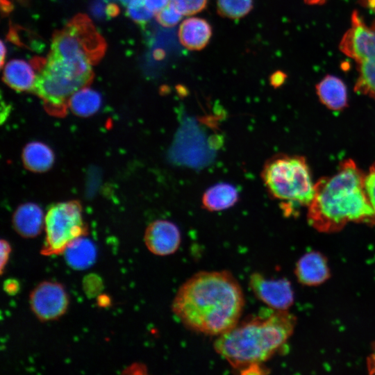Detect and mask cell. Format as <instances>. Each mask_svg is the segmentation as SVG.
<instances>
[{"label":"cell","instance_id":"cell-10","mask_svg":"<svg viewBox=\"0 0 375 375\" xmlns=\"http://www.w3.org/2000/svg\"><path fill=\"white\" fill-rule=\"evenodd\" d=\"M249 287L256 297L275 310H287L293 303L290 283L285 278H267L255 272L250 276Z\"/></svg>","mask_w":375,"mask_h":375},{"label":"cell","instance_id":"cell-1","mask_svg":"<svg viewBox=\"0 0 375 375\" xmlns=\"http://www.w3.org/2000/svg\"><path fill=\"white\" fill-rule=\"evenodd\" d=\"M244 303L242 289L229 272L201 271L178 288L172 310L187 328L217 337L239 322Z\"/></svg>","mask_w":375,"mask_h":375},{"label":"cell","instance_id":"cell-9","mask_svg":"<svg viewBox=\"0 0 375 375\" xmlns=\"http://www.w3.org/2000/svg\"><path fill=\"white\" fill-rule=\"evenodd\" d=\"M30 306L41 321L58 319L66 311L69 299L63 286L53 281H42L31 292Z\"/></svg>","mask_w":375,"mask_h":375},{"label":"cell","instance_id":"cell-27","mask_svg":"<svg viewBox=\"0 0 375 375\" xmlns=\"http://www.w3.org/2000/svg\"><path fill=\"white\" fill-rule=\"evenodd\" d=\"M147 8L154 14H156L164 8L169 2V0H144Z\"/></svg>","mask_w":375,"mask_h":375},{"label":"cell","instance_id":"cell-3","mask_svg":"<svg viewBox=\"0 0 375 375\" xmlns=\"http://www.w3.org/2000/svg\"><path fill=\"white\" fill-rule=\"evenodd\" d=\"M295 317L288 310H275L238 323L217 337L215 351L233 368L261 365L274 355L292 335Z\"/></svg>","mask_w":375,"mask_h":375},{"label":"cell","instance_id":"cell-12","mask_svg":"<svg viewBox=\"0 0 375 375\" xmlns=\"http://www.w3.org/2000/svg\"><path fill=\"white\" fill-rule=\"evenodd\" d=\"M295 274L303 285H317L326 281L329 276V269L326 258L318 252L304 254L297 262Z\"/></svg>","mask_w":375,"mask_h":375},{"label":"cell","instance_id":"cell-5","mask_svg":"<svg viewBox=\"0 0 375 375\" xmlns=\"http://www.w3.org/2000/svg\"><path fill=\"white\" fill-rule=\"evenodd\" d=\"M261 178L269 194L283 207H308L313 199L315 184L303 157L274 156L264 165Z\"/></svg>","mask_w":375,"mask_h":375},{"label":"cell","instance_id":"cell-11","mask_svg":"<svg viewBox=\"0 0 375 375\" xmlns=\"http://www.w3.org/2000/svg\"><path fill=\"white\" fill-rule=\"evenodd\" d=\"M144 239L149 251L165 256L178 250L181 242V234L178 227L172 222L158 219L147 226Z\"/></svg>","mask_w":375,"mask_h":375},{"label":"cell","instance_id":"cell-22","mask_svg":"<svg viewBox=\"0 0 375 375\" xmlns=\"http://www.w3.org/2000/svg\"><path fill=\"white\" fill-rule=\"evenodd\" d=\"M128 14L136 22L144 24L154 13L146 6L144 0H131L128 4Z\"/></svg>","mask_w":375,"mask_h":375},{"label":"cell","instance_id":"cell-19","mask_svg":"<svg viewBox=\"0 0 375 375\" xmlns=\"http://www.w3.org/2000/svg\"><path fill=\"white\" fill-rule=\"evenodd\" d=\"M22 161L27 169L44 172L52 167L54 154L47 144L41 142H31L23 149Z\"/></svg>","mask_w":375,"mask_h":375},{"label":"cell","instance_id":"cell-13","mask_svg":"<svg viewBox=\"0 0 375 375\" xmlns=\"http://www.w3.org/2000/svg\"><path fill=\"white\" fill-rule=\"evenodd\" d=\"M45 217L41 208L33 203L19 206L12 216V225L16 232L24 238L39 235L44 225Z\"/></svg>","mask_w":375,"mask_h":375},{"label":"cell","instance_id":"cell-4","mask_svg":"<svg viewBox=\"0 0 375 375\" xmlns=\"http://www.w3.org/2000/svg\"><path fill=\"white\" fill-rule=\"evenodd\" d=\"M92 65L85 58L49 54L36 76L33 90L42 99L49 112L62 116L72 95L92 81Z\"/></svg>","mask_w":375,"mask_h":375},{"label":"cell","instance_id":"cell-25","mask_svg":"<svg viewBox=\"0 0 375 375\" xmlns=\"http://www.w3.org/2000/svg\"><path fill=\"white\" fill-rule=\"evenodd\" d=\"M365 188L375 218V162L365 175Z\"/></svg>","mask_w":375,"mask_h":375},{"label":"cell","instance_id":"cell-26","mask_svg":"<svg viewBox=\"0 0 375 375\" xmlns=\"http://www.w3.org/2000/svg\"><path fill=\"white\" fill-rule=\"evenodd\" d=\"M11 251L10 244L4 240H1V262H0V271L1 274H3L4 267L6 266L9 255Z\"/></svg>","mask_w":375,"mask_h":375},{"label":"cell","instance_id":"cell-7","mask_svg":"<svg viewBox=\"0 0 375 375\" xmlns=\"http://www.w3.org/2000/svg\"><path fill=\"white\" fill-rule=\"evenodd\" d=\"M105 50V41L90 19L85 15H78L55 33L49 55L85 58L94 65L103 56Z\"/></svg>","mask_w":375,"mask_h":375},{"label":"cell","instance_id":"cell-14","mask_svg":"<svg viewBox=\"0 0 375 375\" xmlns=\"http://www.w3.org/2000/svg\"><path fill=\"white\" fill-rule=\"evenodd\" d=\"M178 36L180 42L185 48L192 51L201 50L210 40L212 27L202 18L190 17L181 24Z\"/></svg>","mask_w":375,"mask_h":375},{"label":"cell","instance_id":"cell-16","mask_svg":"<svg viewBox=\"0 0 375 375\" xmlns=\"http://www.w3.org/2000/svg\"><path fill=\"white\" fill-rule=\"evenodd\" d=\"M84 236L72 240L62 253L67 264L74 269H88L94 264L97 258L94 244Z\"/></svg>","mask_w":375,"mask_h":375},{"label":"cell","instance_id":"cell-18","mask_svg":"<svg viewBox=\"0 0 375 375\" xmlns=\"http://www.w3.org/2000/svg\"><path fill=\"white\" fill-rule=\"evenodd\" d=\"M3 77L8 86L19 92L33 90L36 79L33 65L20 59L12 60L6 65Z\"/></svg>","mask_w":375,"mask_h":375},{"label":"cell","instance_id":"cell-30","mask_svg":"<svg viewBox=\"0 0 375 375\" xmlns=\"http://www.w3.org/2000/svg\"><path fill=\"white\" fill-rule=\"evenodd\" d=\"M367 367L371 374H375V348L367 360Z\"/></svg>","mask_w":375,"mask_h":375},{"label":"cell","instance_id":"cell-6","mask_svg":"<svg viewBox=\"0 0 375 375\" xmlns=\"http://www.w3.org/2000/svg\"><path fill=\"white\" fill-rule=\"evenodd\" d=\"M339 49L357 64L356 92L375 100V19L367 24L357 10L342 36Z\"/></svg>","mask_w":375,"mask_h":375},{"label":"cell","instance_id":"cell-17","mask_svg":"<svg viewBox=\"0 0 375 375\" xmlns=\"http://www.w3.org/2000/svg\"><path fill=\"white\" fill-rule=\"evenodd\" d=\"M239 199L238 189L232 184L219 183L208 188L201 198L203 207L211 212L233 207Z\"/></svg>","mask_w":375,"mask_h":375},{"label":"cell","instance_id":"cell-21","mask_svg":"<svg viewBox=\"0 0 375 375\" xmlns=\"http://www.w3.org/2000/svg\"><path fill=\"white\" fill-rule=\"evenodd\" d=\"M253 8V0H217L218 13L226 18L236 19L247 15Z\"/></svg>","mask_w":375,"mask_h":375},{"label":"cell","instance_id":"cell-33","mask_svg":"<svg viewBox=\"0 0 375 375\" xmlns=\"http://www.w3.org/2000/svg\"><path fill=\"white\" fill-rule=\"evenodd\" d=\"M5 56H6V48L3 44V42L1 41V66L3 65Z\"/></svg>","mask_w":375,"mask_h":375},{"label":"cell","instance_id":"cell-24","mask_svg":"<svg viewBox=\"0 0 375 375\" xmlns=\"http://www.w3.org/2000/svg\"><path fill=\"white\" fill-rule=\"evenodd\" d=\"M183 15L172 4L169 3L156 13L158 23L165 27H172L181 19Z\"/></svg>","mask_w":375,"mask_h":375},{"label":"cell","instance_id":"cell-28","mask_svg":"<svg viewBox=\"0 0 375 375\" xmlns=\"http://www.w3.org/2000/svg\"><path fill=\"white\" fill-rule=\"evenodd\" d=\"M4 290L10 294H15L19 289V285L15 280H6L3 285Z\"/></svg>","mask_w":375,"mask_h":375},{"label":"cell","instance_id":"cell-15","mask_svg":"<svg viewBox=\"0 0 375 375\" xmlns=\"http://www.w3.org/2000/svg\"><path fill=\"white\" fill-rule=\"evenodd\" d=\"M321 102L333 110H340L347 105V90L344 83L333 75L325 76L316 85Z\"/></svg>","mask_w":375,"mask_h":375},{"label":"cell","instance_id":"cell-29","mask_svg":"<svg viewBox=\"0 0 375 375\" xmlns=\"http://www.w3.org/2000/svg\"><path fill=\"white\" fill-rule=\"evenodd\" d=\"M285 75L281 72H276L270 78L271 84L273 86L280 85L284 81Z\"/></svg>","mask_w":375,"mask_h":375},{"label":"cell","instance_id":"cell-8","mask_svg":"<svg viewBox=\"0 0 375 375\" xmlns=\"http://www.w3.org/2000/svg\"><path fill=\"white\" fill-rule=\"evenodd\" d=\"M44 228L46 238L41 253H62L72 240L87 233L80 203L69 201L53 205L46 214Z\"/></svg>","mask_w":375,"mask_h":375},{"label":"cell","instance_id":"cell-20","mask_svg":"<svg viewBox=\"0 0 375 375\" xmlns=\"http://www.w3.org/2000/svg\"><path fill=\"white\" fill-rule=\"evenodd\" d=\"M101 104V97L97 91L83 87L69 98L68 106L76 115L88 117L97 112Z\"/></svg>","mask_w":375,"mask_h":375},{"label":"cell","instance_id":"cell-23","mask_svg":"<svg viewBox=\"0 0 375 375\" xmlns=\"http://www.w3.org/2000/svg\"><path fill=\"white\" fill-rule=\"evenodd\" d=\"M208 0H169L183 15H192L203 10Z\"/></svg>","mask_w":375,"mask_h":375},{"label":"cell","instance_id":"cell-2","mask_svg":"<svg viewBox=\"0 0 375 375\" xmlns=\"http://www.w3.org/2000/svg\"><path fill=\"white\" fill-rule=\"evenodd\" d=\"M365 178L356 163L348 159L340 163L334 175L318 181L308 206L309 224L322 233L339 231L350 222L375 224Z\"/></svg>","mask_w":375,"mask_h":375},{"label":"cell","instance_id":"cell-31","mask_svg":"<svg viewBox=\"0 0 375 375\" xmlns=\"http://www.w3.org/2000/svg\"><path fill=\"white\" fill-rule=\"evenodd\" d=\"M358 2L360 6L375 14V0H358Z\"/></svg>","mask_w":375,"mask_h":375},{"label":"cell","instance_id":"cell-32","mask_svg":"<svg viewBox=\"0 0 375 375\" xmlns=\"http://www.w3.org/2000/svg\"><path fill=\"white\" fill-rule=\"evenodd\" d=\"M326 0H304L305 3L311 6L322 5Z\"/></svg>","mask_w":375,"mask_h":375}]
</instances>
